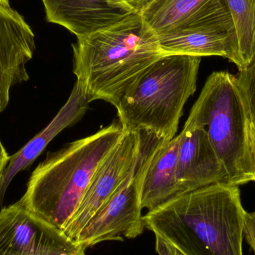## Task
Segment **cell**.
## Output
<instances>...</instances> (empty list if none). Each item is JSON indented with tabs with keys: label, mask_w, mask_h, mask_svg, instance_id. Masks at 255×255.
<instances>
[{
	"label": "cell",
	"mask_w": 255,
	"mask_h": 255,
	"mask_svg": "<svg viewBox=\"0 0 255 255\" xmlns=\"http://www.w3.org/2000/svg\"><path fill=\"white\" fill-rule=\"evenodd\" d=\"M246 214L239 187L217 183L148 211L143 221L184 255H244Z\"/></svg>",
	"instance_id": "cell-1"
},
{
	"label": "cell",
	"mask_w": 255,
	"mask_h": 255,
	"mask_svg": "<svg viewBox=\"0 0 255 255\" xmlns=\"http://www.w3.org/2000/svg\"><path fill=\"white\" fill-rule=\"evenodd\" d=\"M73 73L88 103L115 108L130 85L163 53L158 37L139 12L72 44Z\"/></svg>",
	"instance_id": "cell-2"
},
{
	"label": "cell",
	"mask_w": 255,
	"mask_h": 255,
	"mask_svg": "<svg viewBox=\"0 0 255 255\" xmlns=\"http://www.w3.org/2000/svg\"><path fill=\"white\" fill-rule=\"evenodd\" d=\"M120 122L67 144L31 173L19 203L64 232L80 205L100 165L124 133Z\"/></svg>",
	"instance_id": "cell-3"
},
{
	"label": "cell",
	"mask_w": 255,
	"mask_h": 255,
	"mask_svg": "<svg viewBox=\"0 0 255 255\" xmlns=\"http://www.w3.org/2000/svg\"><path fill=\"white\" fill-rule=\"evenodd\" d=\"M200 62V57L165 55L150 65L116 107L124 130L173 139L184 106L196 91Z\"/></svg>",
	"instance_id": "cell-4"
},
{
	"label": "cell",
	"mask_w": 255,
	"mask_h": 255,
	"mask_svg": "<svg viewBox=\"0 0 255 255\" xmlns=\"http://www.w3.org/2000/svg\"><path fill=\"white\" fill-rule=\"evenodd\" d=\"M248 112L236 76L214 72L207 79L184 125L203 128L227 173L226 184L255 181L248 138Z\"/></svg>",
	"instance_id": "cell-5"
},
{
	"label": "cell",
	"mask_w": 255,
	"mask_h": 255,
	"mask_svg": "<svg viewBox=\"0 0 255 255\" xmlns=\"http://www.w3.org/2000/svg\"><path fill=\"white\" fill-rule=\"evenodd\" d=\"M157 138L143 132L139 158L119 188L81 231L76 242L85 250L106 241L139 236L145 229L141 184L152 145Z\"/></svg>",
	"instance_id": "cell-6"
},
{
	"label": "cell",
	"mask_w": 255,
	"mask_h": 255,
	"mask_svg": "<svg viewBox=\"0 0 255 255\" xmlns=\"http://www.w3.org/2000/svg\"><path fill=\"white\" fill-rule=\"evenodd\" d=\"M157 37L163 55L223 57L241 68L236 30L224 0H216L185 23Z\"/></svg>",
	"instance_id": "cell-7"
},
{
	"label": "cell",
	"mask_w": 255,
	"mask_h": 255,
	"mask_svg": "<svg viewBox=\"0 0 255 255\" xmlns=\"http://www.w3.org/2000/svg\"><path fill=\"white\" fill-rule=\"evenodd\" d=\"M85 251L19 201L0 211V255H87Z\"/></svg>",
	"instance_id": "cell-8"
},
{
	"label": "cell",
	"mask_w": 255,
	"mask_h": 255,
	"mask_svg": "<svg viewBox=\"0 0 255 255\" xmlns=\"http://www.w3.org/2000/svg\"><path fill=\"white\" fill-rule=\"evenodd\" d=\"M142 138L143 132L125 130L116 146L97 169L77 211L64 230L75 242L85 225L127 178L139 158Z\"/></svg>",
	"instance_id": "cell-9"
},
{
	"label": "cell",
	"mask_w": 255,
	"mask_h": 255,
	"mask_svg": "<svg viewBox=\"0 0 255 255\" xmlns=\"http://www.w3.org/2000/svg\"><path fill=\"white\" fill-rule=\"evenodd\" d=\"M34 34L22 15L0 3V114L12 87L29 79L26 64L35 50Z\"/></svg>",
	"instance_id": "cell-10"
},
{
	"label": "cell",
	"mask_w": 255,
	"mask_h": 255,
	"mask_svg": "<svg viewBox=\"0 0 255 255\" xmlns=\"http://www.w3.org/2000/svg\"><path fill=\"white\" fill-rule=\"evenodd\" d=\"M179 136L176 180L181 195L217 183H226L227 173L206 130L184 125Z\"/></svg>",
	"instance_id": "cell-11"
},
{
	"label": "cell",
	"mask_w": 255,
	"mask_h": 255,
	"mask_svg": "<svg viewBox=\"0 0 255 255\" xmlns=\"http://www.w3.org/2000/svg\"><path fill=\"white\" fill-rule=\"evenodd\" d=\"M46 20L77 37L118 23L136 12L123 0H42ZM138 12V11H137Z\"/></svg>",
	"instance_id": "cell-12"
},
{
	"label": "cell",
	"mask_w": 255,
	"mask_h": 255,
	"mask_svg": "<svg viewBox=\"0 0 255 255\" xmlns=\"http://www.w3.org/2000/svg\"><path fill=\"white\" fill-rule=\"evenodd\" d=\"M88 104L86 95L76 82L67 103L50 124L17 152L10 156V160L0 180V205L2 203L6 190L15 175L30 167L58 133L80 121L88 111Z\"/></svg>",
	"instance_id": "cell-13"
},
{
	"label": "cell",
	"mask_w": 255,
	"mask_h": 255,
	"mask_svg": "<svg viewBox=\"0 0 255 255\" xmlns=\"http://www.w3.org/2000/svg\"><path fill=\"white\" fill-rule=\"evenodd\" d=\"M179 136L157 139L152 145L141 184L142 209L153 211L181 196L176 180Z\"/></svg>",
	"instance_id": "cell-14"
},
{
	"label": "cell",
	"mask_w": 255,
	"mask_h": 255,
	"mask_svg": "<svg viewBox=\"0 0 255 255\" xmlns=\"http://www.w3.org/2000/svg\"><path fill=\"white\" fill-rule=\"evenodd\" d=\"M215 0H151L139 11L157 36L178 28Z\"/></svg>",
	"instance_id": "cell-15"
},
{
	"label": "cell",
	"mask_w": 255,
	"mask_h": 255,
	"mask_svg": "<svg viewBox=\"0 0 255 255\" xmlns=\"http://www.w3.org/2000/svg\"><path fill=\"white\" fill-rule=\"evenodd\" d=\"M224 1L235 24L242 69L255 56V0Z\"/></svg>",
	"instance_id": "cell-16"
},
{
	"label": "cell",
	"mask_w": 255,
	"mask_h": 255,
	"mask_svg": "<svg viewBox=\"0 0 255 255\" xmlns=\"http://www.w3.org/2000/svg\"><path fill=\"white\" fill-rule=\"evenodd\" d=\"M236 76L238 88L242 94L250 122L255 127V56Z\"/></svg>",
	"instance_id": "cell-17"
},
{
	"label": "cell",
	"mask_w": 255,
	"mask_h": 255,
	"mask_svg": "<svg viewBox=\"0 0 255 255\" xmlns=\"http://www.w3.org/2000/svg\"><path fill=\"white\" fill-rule=\"evenodd\" d=\"M244 235L246 241L255 254V211L246 214Z\"/></svg>",
	"instance_id": "cell-18"
},
{
	"label": "cell",
	"mask_w": 255,
	"mask_h": 255,
	"mask_svg": "<svg viewBox=\"0 0 255 255\" xmlns=\"http://www.w3.org/2000/svg\"><path fill=\"white\" fill-rule=\"evenodd\" d=\"M155 249L158 255H184L159 236H155Z\"/></svg>",
	"instance_id": "cell-19"
},
{
	"label": "cell",
	"mask_w": 255,
	"mask_h": 255,
	"mask_svg": "<svg viewBox=\"0 0 255 255\" xmlns=\"http://www.w3.org/2000/svg\"><path fill=\"white\" fill-rule=\"evenodd\" d=\"M249 146L255 173V127L250 121L248 124Z\"/></svg>",
	"instance_id": "cell-20"
},
{
	"label": "cell",
	"mask_w": 255,
	"mask_h": 255,
	"mask_svg": "<svg viewBox=\"0 0 255 255\" xmlns=\"http://www.w3.org/2000/svg\"><path fill=\"white\" fill-rule=\"evenodd\" d=\"M9 160H10V156L7 154L5 148L0 140V180L4 173V169L7 166Z\"/></svg>",
	"instance_id": "cell-21"
},
{
	"label": "cell",
	"mask_w": 255,
	"mask_h": 255,
	"mask_svg": "<svg viewBox=\"0 0 255 255\" xmlns=\"http://www.w3.org/2000/svg\"><path fill=\"white\" fill-rule=\"evenodd\" d=\"M136 11L139 12L151 0H123Z\"/></svg>",
	"instance_id": "cell-22"
},
{
	"label": "cell",
	"mask_w": 255,
	"mask_h": 255,
	"mask_svg": "<svg viewBox=\"0 0 255 255\" xmlns=\"http://www.w3.org/2000/svg\"><path fill=\"white\" fill-rule=\"evenodd\" d=\"M0 3H1V4H3V5L10 6L8 0H0Z\"/></svg>",
	"instance_id": "cell-23"
}]
</instances>
